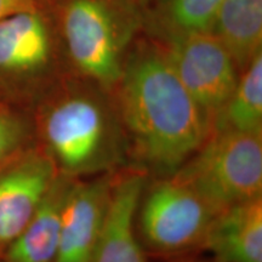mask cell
I'll list each match as a JSON object with an SVG mask.
<instances>
[{
    "mask_svg": "<svg viewBox=\"0 0 262 262\" xmlns=\"http://www.w3.org/2000/svg\"><path fill=\"white\" fill-rule=\"evenodd\" d=\"M158 40L162 41L183 86L204 112L211 127L237 86L241 72L233 58L210 32Z\"/></svg>",
    "mask_w": 262,
    "mask_h": 262,
    "instance_id": "cell-7",
    "label": "cell"
},
{
    "mask_svg": "<svg viewBox=\"0 0 262 262\" xmlns=\"http://www.w3.org/2000/svg\"><path fill=\"white\" fill-rule=\"evenodd\" d=\"M136 160L162 176L175 173L210 135V123L183 86L162 41L141 31L111 90Z\"/></svg>",
    "mask_w": 262,
    "mask_h": 262,
    "instance_id": "cell-1",
    "label": "cell"
},
{
    "mask_svg": "<svg viewBox=\"0 0 262 262\" xmlns=\"http://www.w3.org/2000/svg\"><path fill=\"white\" fill-rule=\"evenodd\" d=\"M145 189V175L130 171L116 178L106 220L89 262H146L135 231L139 202Z\"/></svg>",
    "mask_w": 262,
    "mask_h": 262,
    "instance_id": "cell-10",
    "label": "cell"
},
{
    "mask_svg": "<svg viewBox=\"0 0 262 262\" xmlns=\"http://www.w3.org/2000/svg\"><path fill=\"white\" fill-rule=\"evenodd\" d=\"M71 71L54 22L40 5L0 19V97L40 95Z\"/></svg>",
    "mask_w": 262,
    "mask_h": 262,
    "instance_id": "cell-5",
    "label": "cell"
},
{
    "mask_svg": "<svg viewBox=\"0 0 262 262\" xmlns=\"http://www.w3.org/2000/svg\"><path fill=\"white\" fill-rule=\"evenodd\" d=\"M58 175L40 152L21 155L0 170V255L29 224Z\"/></svg>",
    "mask_w": 262,
    "mask_h": 262,
    "instance_id": "cell-8",
    "label": "cell"
},
{
    "mask_svg": "<svg viewBox=\"0 0 262 262\" xmlns=\"http://www.w3.org/2000/svg\"><path fill=\"white\" fill-rule=\"evenodd\" d=\"M40 6V0H0V19L31 11Z\"/></svg>",
    "mask_w": 262,
    "mask_h": 262,
    "instance_id": "cell-17",
    "label": "cell"
},
{
    "mask_svg": "<svg viewBox=\"0 0 262 262\" xmlns=\"http://www.w3.org/2000/svg\"><path fill=\"white\" fill-rule=\"evenodd\" d=\"M210 33L243 72L262 51V0H224Z\"/></svg>",
    "mask_w": 262,
    "mask_h": 262,
    "instance_id": "cell-13",
    "label": "cell"
},
{
    "mask_svg": "<svg viewBox=\"0 0 262 262\" xmlns=\"http://www.w3.org/2000/svg\"><path fill=\"white\" fill-rule=\"evenodd\" d=\"M224 0H155L143 14L147 34L168 39L210 32Z\"/></svg>",
    "mask_w": 262,
    "mask_h": 262,
    "instance_id": "cell-14",
    "label": "cell"
},
{
    "mask_svg": "<svg viewBox=\"0 0 262 262\" xmlns=\"http://www.w3.org/2000/svg\"><path fill=\"white\" fill-rule=\"evenodd\" d=\"M233 130L262 134V51L239 75L237 86L211 131Z\"/></svg>",
    "mask_w": 262,
    "mask_h": 262,
    "instance_id": "cell-15",
    "label": "cell"
},
{
    "mask_svg": "<svg viewBox=\"0 0 262 262\" xmlns=\"http://www.w3.org/2000/svg\"><path fill=\"white\" fill-rule=\"evenodd\" d=\"M116 176L91 181L72 180L62 206L55 262H89L102 232Z\"/></svg>",
    "mask_w": 262,
    "mask_h": 262,
    "instance_id": "cell-9",
    "label": "cell"
},
{
    "mask_svg": "<svg viewBox=\"0 0 262 262\" xmlns=\"http://www.w3.org/2000/svg\"><path fill=\"white\" fill-rule=\"evenodd\" d=\"M216 211L260 198L262 194V134L212 131L176 171Z\"/></svg>",
    "mask_w": 262,
    "mask_h": 262,
    "instance_id": "cell-4",
    "label": "cell"
},
{
    "mask_svg": "<svg viewBox=\"0 0 262 262\" xmlns=\"http://www.w3.org/2000/svg\"><path fill=\"white\" fill-rule=\"evenodd\" d=\"M40 5L54 22L70 70L111 93L142 31V11L130 0H40Z\"/></svg>",
    "mask_w": 262,
    "mask_h": 262,
    "instance_id": "cell-3",
    "label": "cell"
},
{
    "mask_svg": "<svg viewBox=\"0 0 262 262\" xmlns=\"http://www.w3.org/2000/svg\"><path fill=\"white\" fill-rule=\"evenodd\" d=\"M203 248L217 262H262V196L221 211Z\"/></svg>",
    "mask_w": 262,
    "mask_h": 262,
    "instance_id": "cell-11",
    "label": "cell"
},
{
    "mask_svg": "<svg viewBox=\"0 0 262 262\" xmlns=\"http://www.w3.org/2000/svg\"><path fill=\"white\" fill-rule=\"evenodd\" d=\"M40 97L41 134L60 175H103L122 164L126 140L108 91L68 71Z\"/></svg>",
    "mask_w": 262,
    "mask_h": 262,
    "instance_id": "cell-2",
    "label": "cell"
},
{
    "mask_svg": "<svg viewBox=\"0 0 262 262\" xmlns=\"http://www.w3.org/2000/svg\"><path fill=\"white\" fill-rule=\"evenodd\" d=\"M27 137L25 120L10 110L9 103H0V170L22 155Z\"/></svg>",
    "mask_w": 262,
    "mask_h": 262,
    "instance_id": "cell-16",
    "label": "cell"
},
{
    "mask_svg": "<svg viewBox=\"0 0 262 262\" xmlns=\"http://www.w3.org/2000/svg\"><path fill=\"white\" fill-rule=\"evenodd\" d=\"M139 241L150 253L176 256L202 247L219 212L176 175L149 186L137 206Z\"/></svg>",
    "mask_w": 262,
    "mask_h": 262,
    "instance_id": "cell-6",
    "label": "cell"
},
{
    "mask_svg": "<svg viewBox=\"0 0 262 262\" xmlns=\"http://www.w3.org/2000/svg\"><path fill=\"white\" fill-rule=\"evenodd\" d=\"M72 180L57 176L32 220L3 253V262H55L62 206Z\"/></svg>",
    "mask_w": 262,
    "mask_h": 262,
    "instance_id": "cell-12",
    "label": "cell"
},
{
    "mask_svg": "<svg viewBox=\"0 0 262 262\" xmlns=\"http://www.w3.org/2000/svg\"><path fill=\"white\" fill-rule=\"evenodd\" d=\"M130 2L133 3L134 5H136L137 8H139L141 11H142V14H145L146 10L149 8V5L152 4L155 0H130Z\"/></svg>",
    "mask_w": 262,
    "mask_h": 262,
    "instance_id": "cell-18",
    "label": "cell"
},
{
    "mask_svg": "<svg viewBox=\"0 0 262 262\" xmlns=\"http://www.w3.org/2000/svg\"><path fill=\"white\" fill-rule=\"evenodd\" d=\"M0 103H8V102H5V101H4V100H3V98H2V97H0Z\"/></svg>",
    "mask_w": 262,
    "mask_h": 262,
    "instance_id": "cell-20",
    "label": "cell"
},
{
    "mask_svg": "<svg viewBox=\"0 0 262 262\" xmlns=\"http://www.w3.org/2000/svg\"><path fill=\"white\" fill-rule=\"evenodd\" d=\"M176 262H217L216 260H201V258H183V260H179Z\"/></svg>",
    "mask_w": 262,
    "mask_h": 262,
    "instance_id": "cell-19",
    "label": "cell"
}]
</instances>
